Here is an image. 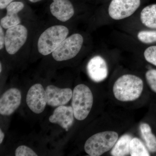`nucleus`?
<instances>
[{"mask_svg": "<svg viewBox=\"0 0 156 156\" xmlns=\"http://www.w3.org/2000/svg\"><path fill=\"white\" fill-rule=\"evenodd\" d=\"M143 87V82L139 77L126 74L115 82L113 91L117 100L125 102L133 101L141 95Z\"/></svg>", "mask_w": 156, "mask_h": 156, "instance_id": "1", "label": "nucleus"}, {"mask_svg": "<svg viewBox=\"0 0 156 156\" xmlns=\"http://www.w3.org/2000/svg\"><path fill=\"white\" fill-rule=\"evenodd\" d=\"M69 30L64 25L52 26L45 30L39 37L37 43L39 53L43 56L52 54L66 38Z\"/></svg>", "mask_w": 156, "mask_h": 156, "instance_id": "2", "label": "nucleus"}, {"mask_svg": "<svg viewBox=\"0 0 156 156\" xmlns=\"http://www.w3.org/2000/svg\"><path fill=\"white\" fill-rule=\"evenodd\" d=\"M93 102V95L89 87L84 84L76 86L72 101L75 118L79 121L85 120L91 111Z\"/></svg>", "mask_w": 156, "mask_h": 156, "instance_id": "3", "label": "nucleus"}, {"mask_svg": "<svg viewBox=\"0 0 156 156\" xmlns=\"http://www.w3.org/2000/svg\"><path fill=\"white\" fill-rule=\"evenodd\" d=\"M118 133L112 131L100 132L92 135L85 143L84 149L89 156H99L108 151L118 140Z\"/></svg>", "mask_w": 156, "mask_h": 156, "instance_id": "4", "label": "nucleus"}, {"mask_svg": "<svg viewBox=\"0 0 156 156\" xmlns=\"http://www.w3.org/2000/svg\"><path fill=\"white\" fill-rule=\"evenodd\" d=\"M84 39L80 34L76 33L68 36L52 53L56 61H66L74 58L83 47Z\"/></svg>", "mask_w": 156, "mask_h": 156, "instance_id": "5", "label": "nucleus"}, {"mask_svg": "<svg viewBox=\"0 0 156 156\" xmlns=\"http://www.w3.org/2000/svg\"><path fill=\"white\" fill-rule=\"evenodd\" d=\"M28 35V30L23 24L6 29L5 48L7 53L11 55L16 54L26 43Z\"/></svg>", "mask_w": 156, "mask_h": 156, "instance_id": "6", "label": "nucleus"}, {"mask_svg": "<svg viewBox=\"0 0 156 156\" xmlns=\"http://www.w3.org/2000/svg\"><path fill=\"white\" fill-rule=\"evenodd\" d=\"M140 5V0H112L109 5V15L115 20L125 19L134 14Z\"/></svg>", "mask_w": 156, "mask_h": 156, "instance_id": "7", "label": "nucleus"}, {"mask_svg": "<svg viewBox=\"0 0 156 156\" xmlns=\"http://www.w3.org/2000/svg\"><path fill=\"white\" fill-rule=\"evenodd\" d=\"M26 102L31 110L36 114L44 112L48 103L46 90L41 84H36L29 89L26 97Z\"/></svg>", "mask_w": 156, "mask_h": 156, "instance_id": "8", "label": "nucleus"}, {"mask_svg": "<svg viewBox=\"0 0 156 156\" xmlns=\"http://www.w3.org/2000/svg\"><path fill=\"white\" fill-rule=\"evenodd\" d=\"M21 100V92L16 88L6 91L0 98V114L2 115H12L18 108Z\"/></svg>", "mask_w": 156, "mask_h": 156, "instance_id": "9", "label": "nucleus"}, {"mask_svg": "<svg viewBox=\"0 0 156 156\" xmlns=\"http://www.w3.org/2000/svg\"><path fill=\"white\" fill-rule=\"evenodd\" d=\"M87 71L90 79L96 83L104 80L108 75L107 64L105 59L100 56H95L89 60Z\"/></svg>", "mask_w": 156, "mask_h": 156, "instance_id": "10", "label": "nucleus"}, {"mask_svg": "<svg viewBox=\"0 0 156 156\" xmlns=\"http://www.w3.org/2000/svg\"><path fill=\"white\" fill-rule=\"evenodd\" d=\"M48 104L52 107L64 105L69 102L73 96V92L69 88L60 89L50 85L46 89Z\"/></svg>", "mask_w": 156, "mask_h": 156, "instance_id": "11", "label": "nucleus"}, {"mask_svg": "<svg viewBox=\"0 0 156 156\" xmlns=\"http://www.w3.org/2000/svg\"><path fill=\"white\" fill-rule=\"evenodd\" d=\"M50 10L53 17L62 22L69 21L75 14L74 8L70 0H52Z\"/></svg>", "mask_w": 156, "mask_h": 156, "instance_id": "12", "label": "nucleus"}, {"mask_svg": "<svg viewBox=\"0 0 156 156\" xmlns=\"http://www.w3.org/2000/svg\"><path fill=\"white\" fill-rule=\"evenodd\" d=\"M74 117L72 106L62 105L55 109L49 120L50 122L58 124L68 131L73 123Z\"/></svg>", "mask_w": 156, "mask_h": 156, "instance_id": "13", "label": "nucleus"}, {"mask_svg": "<svg viewBox=\"0 0 156 156\" xmlns=\"http://www.w3.org/2000/svg\"><path fill=\"white\" fill-rule=\"evenodd\" d=\"M24 3L20 1H14L6 8V14L1 18L0 25L5 29L18 25L21 22L19 13L24 8Z\"/></svg>", "mask_w": 156, "mask_h": 156, "instance_id": "14", "label": "nucleus"}, {"mask_svg": "<svg viewBox=\"0 0 156 156\" xmlns=\"http://www.w3.org/2000/svg\"><path fill=\"white\" fill-rule=\"evenodd\" d=\"M140 19L145 26L156 29V4L144 8L140 13Z\"/></svg>", "mask_w": 156, "mask_h": 156, "instance_id": "15", "label": "nucleus"}, {"mask_svg": "<svg viewBox=\"0 0 156 156\" xmlns=\"http://www.w3.org/2000/svg\"><path fill=\"white\" fill-rule=\"evenodd\" d=\"M132 136L129 134H125L120 137L115 144L111 151L113 156H124L130 153V143Z\"/></svg>", "mask_w": 156, "mask_h": 156, "instance_id": "16", "label": "nucleus"}, {"mask_svg": "<svg viewBox=\"0 0 156 156\" xmlns=\"http://www.w3.org/2000/svg\"><path fill=\"white\" fill-rule=\"evenodd\" d=\"M140 128L141 136L149 151L152 153L156 152V137L152 132L150 126L146 123H142Z\"/></svg>", "mask_w": 156, "mask_h": 156, "instance_id": "17", "label": "nucleus"}, {"mask_svg": "<svg viewBox=\"0 0 156 156\" xmlns=\"http://www.w3.org/2000/svg\"><path fill=\"white\" fill-rule=\"evenodd\" d=\"M130 155L131 156H149L145 146L138 138H133L130 143Z\"/></svg>", "mask_w": 156, "mask_h": 156, "instance_id": "18", "label": "nucleus"}, {"mask_svg": "<svg viewBox=\"0 0 156 156\" xmlns=\"http://www.w3.org/2000/svg\"><path fill=\"white\" fill-rule=\"evenodd\" d=\"M137 38L143 43L151 44L156 42V30H142L137 34Z\"/></svg>", "mask_w": 156, "mask_h": 156, "instance_id": "19", "label": "nucleus"}, {"mask_svg": "<svg viewBox=\"0 0 156 156\" xmlns=\"http://www.w3.org/2000/svg\"><path fill=\"white\" fill-rule=\"evenodd\" d=\"M144 56L147 61L156 66V46L147 48L144 51Z\"/></svg>", "mask_w": 156, "mask_h": 156, "instance_id": "20", "label": "nucleus"}, {"mask_svg": "<svg viewBox=\"0 0 156 156\" xmlns=\"http://www.w3.org/2000/svg\"><path fill=\"white\" fill-rule=\"evenodd\" d=\"M146 78L151 89L156 93V69H150L146 73Z\"/></svg>", "mask_w": 156, "mask_h": 156, "instance_id": "21", "label": "nucleus"}, {"mask_svg": "<svg viewBox=\"0 0 156 156\" xmlns=\"http://www.w3.org/2000/svg\"><path fill=\"white\" fill-rule=\"evenodd\" d=\"M16 156H37V155L30 148L26 146L21 145L16 149L15 153Z\"/></svg>", "mask_w": 156, "mask_h": 156, "instance_id": "22", "label": "nucleus"}, {"mask_svg": "<svg viewBox=\"0 0 156 156\" xmlns=\"http://www.w3.org/2000/svg\"><path fill=\"white\" fill-rule=\"evenodd\" d=\"M5 32L4 30V28L0 25V50H3L5 46Z\"/></svg>", "mask_w": 156, "mask_h": 156, "instance_id": "23", "label": "nucleus"}, {"mask_svg": "<svg viewBox=\"0 0 156 156\" xmlns=\"http://www.w3.org/2000/svg\"><path fill=\"white\" fill-rule=\"evenodd\" d=\"M14 1V0H0V9L1 10L6 9Z\"/></svg>", "mask_w": 156, "mask_h": 156, "instance_id": "24", "label": "nucleus"}, {"mask_svg": "<svg viewBox=\"0 0 156 156\" xmlns=\"http://www.w3.org/2000/svg\"><path fill=\"white\" fill-rule=\"evenodd\" d=\"M5 137V134L2 131V129H0V144H2L3 141V140Z\"/></svg>", "mask_w": 156, "mask_h": 156, "instance_id": "25", "label": "nucleus"}, {"mask_svg": "<svg viewBox=\"0 0 156 156\" xmlns=\"http://www.w3.org/2000/svg\"><path fill=\"white\" fill-rule=\"evenodd\" d=\"M28 1L31 3H36L41 2V1H43V0H28Z\"/></svg>", "mask_w": 156, "mask_h": 156, "instance_id": "26", "label": "nucleus"}, {"mask_svg": "<svg viewBox=\"0 0 156 156\" xmlns=\"http://www.w3.org/2000/svg\"><path fill=\"white\" fill-rule=\"evenodd\" d=\"M2 62L0 63V73H2Z\"/></svg>", "mask_w": 156, "mask_h": 156, "instance_id": "27", "label": "nucleus"}]
</instances>
